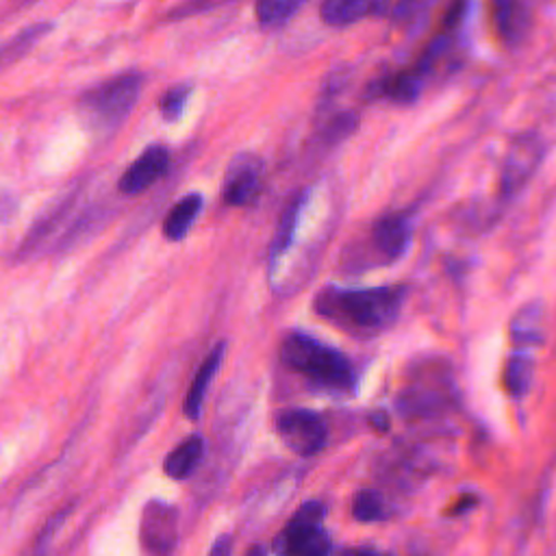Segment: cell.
Here are the masks:
<instances>
[{"mask_svg":"<svg viewBox=\"0 0 556 556\" xmlns=\"http://www.w3.org/2000/svg\"><path fill=\"white\" fill-rule=\"evenodd\" d=\"M70 513V508H63L54 519H50L48 523H46V528L37 534V539H35V545H33V549H30V554L28 556H48V545H50V539L56 534V530L61 528V523H63V519H65V515Z\"/></svg>","mask_w":556,"mask_h":556,"instance_id":"603a6c76","label":"cell"},{"mask_svg":"<svg viewBox=\"0 0 556 556\" xmlns=\"http://www.w3.org/2000/svg\"><path fill=\"white\" fill-rule=\"evenodd\" d=\"M169 167V152L163 146H150L132 165L122 174L119 189L126 195H135L152 187Z\"/></svg>","mask_w":556,"mask_h":556,"instance_id":"8fae6325","label":"cell"},{"mask_svg":"<svg viewBox=\"0 0 556 556\" xmlns=\"http://www.w3.org/2000/svg\"><path fill=\"white\" fill-rule=\"evenodd\" d=\"M141 76L122 74L83 93L78 111L91 130H113L130 113L139 98Z\"/></svg>","mask_w":556,"mask_h":556,"instance_id":"3957f363","label":"cell"},{"mask_svg":"<svg viewBox=\"0 0 556 556\" xmlns=\"http://www.w3.org/2000/svg\"><path fill=\"white\" fill-rule=\"evenodd\" d=\"M189 93H191L189 85H176V87L167 89V91L163 93L161 102H159V109H161L163 117H167V119L180 117V113L185 111V104H187V100H189Z\"/></svg>","mask_w":556,"mask_h":556,"instance_id":"7402d4cb","label":"cell"},{"mask_svg":"<svg viewBox=\"0 0 556 556\" xmlns=\"http://www.w3.org/2000/svg\"><path fill=\"white\" fill-rule=\"evenodd\" d=\"M491 17L504 43L515 46L523 41L530 26V13L523 0H491Z\"/></svg>","mask_w":556,"mask_h":556,"instance_id":"7c38bea8","label":"cell"},{"mask_svg":"<svg viewBox=\"0 0 556 556\" xmlns=\"http://www.w3.org/2000/svg\"><path fill=\"white\" fill-rule=\"evenodd\" d=\"M324 504L308 502L295 510L287 526L274 539V552L280 556H330L332 543L321 528Z\"/></svg>","mask_w":556,"mask_h":556,"instance_id":"5b68a950","label":"cell"},{"mask_svg":"<svg viewBox=\"0 0 556 556\" xmlns=\"http://www.w3.org/2000/svg\"><path fill=\"white\" fill-rule=\"evenodd\" d=\"M371 245L384 261H397L410 245V219L406 213H387L371 228Z\"/></svg>","mask_w":556,"mask_h":556,"instance_id":"30bf717a","label":"cell"},{"mask_svg":"<svg viewBox=\"0 0 556 556\" xmlns=\"http://www.w3.org/2000/svg\"><path fill=\"white\" fill-rule=\"evenodd\" d=\"M202 456H204V439L200 434H191L167 454L163 463L165 473L174 480H185L195 471Z\"/></svg>","mask_w":556,"mask_h":556,"instance_id":"9a60e30c","label":"cell"},{"mask_svg":"<svg viewBox=\"0 0 556 556\" xmlns=\"http://www.w3.org/2000/svg\"><path fill=\"white\" fill-rule=\"evenodd\" d=\"M510 337L515 343L528 348L543 341V313L536 304L523 306L510 321Z\"/></svg>","mask_w":556,"mask_h":556,"instance_id":"ac0fdd59","label":"cell"},{"mask_svg":"<svg viewBox=\"0 0 556 556\" xmlns=\"http://www.w3.org/2000/svg\"><path fill=\"white\" fill-rule=\"evenodd\" d=\"M432 0H400L395 4V17L402 22H410L415 20L424 9H428Z\"/></svg>","mask_w":556,"mask_h":556,"instance_id":"d4e9b609","label":"cell"},{"mask_svg":"<svg viewBox=\"0 0 556 556\" xmlns=\"http://www.w3.org/2000/svg\"><path fill=\"white\" fill-rule=\"evenodd\" d=\"M406 298L402 285H382L369 289L324 287L315 300V313L332 326L356 334L371 337L387 330L400 315Z\"/></svg>","mask_w":556,"mask_h":556,"instance_id":"6da1fadb","label":"cell"},{"mask_svg":"<svg viewBox=\"0 0 556 556\" xmlns=\"http://www.w3.org/2000/svg\"><path fill=\"white\" fill-rule=\"evenodd\" d=\"M245 556H267V552H265V547L263 545H252L250 549H248V554Z\"/></svg>","mask_w":556,"mask_h":556,"instance_id":"f1b7e54d","label":"cell"},{"mask_svg":"<svg viewBox=\"0 0 556 556\" xmlns=\"http://www.w3.org/2000/svg\"><path fill=\"white\" fill-rule=\"evenodd\" d=\"M263 189V161L252 152L237 154L224 176L222 195L230 206L252 204Z\"/></svg>","mask_w":556,"mask_h":556,"instance_id":"9c48e42d","label":"cell"},{"mask_svg":"<svg viewBox=\"0 0 556 556\" xmlns=\"http://www.w3.org/2000/svg\"><path fill=\"white\" fill-rule=\"evenodd\" d=\"M534 363L528 354H515L504 367V387L513 397H523L532 387Z\"/></svg>","mask_w":556,"mask_h":556,"instance_id":"d6986e66","label":"cell"},{"mask_svg":"<svg viewBox=\"0 0 556 556\" xmlns=\"http://www.w3.org/2000/svg\"><path fill=\"white\" fill-rule=\"evenodd\" d=\"M378 9V0H324L321 20L328 26H350Z\"/></svg>","mask_w":556,"mask_h":556,"instance_id":"e0dca14e","label":"cell"},{"mask_svg":"<svg viewBox=\"0 0 556 556\" xmlns=\"http://www.w3.org/2000/svg\"><path fill=\"white\" fill-rule=\"evenodd\" d=\"M382 513H384V504H382V497H380L378 491L363 489L354 495L352 515L358 521H376V519L382 517Z\"/></svg>","mask_w":556,"mask_h":556,"instance_id":"44dd1931","label":"cell"},{"mask_svg":"<svg viewBox=\"0 0 556 556\" xmlns=\"http://www.w3.org/2000/svg\"><path fill=\"white\" fill-rule=\"evenodd\" d=\"M280 358L289 369L321 387L337 391H350L354 387L352 363L339 350L306 332H287L280 343Z\"/></svg>","mask_w":556,"mask_h":556,"instance_id":"7a4b0ae2","label":"cell"},{"mask_svg":"<svg viewBox=\"0 0 556 556\" xmlns=\"http://www.w3.org/2000/svg\"><path fill=\"white\" fill-rule=\"evenodd\" d=\"M454 397L452 378L441 361H426L413 369L397 395V408L406 417H426L450 406Z\"/></svg>","mask_w":556,"mask_h":556,"instance_id":"277c9868","label":"cell"},{"mask_svg":"<svg viewBox=\"0 0 556 556\" xmlns=\"http://www.w3.org/2000/svg\"><path fill=\"white\" fill-rule=\"evenodd\" d=\"M308 0H256V20L265 28H276L289 22Z\"/></svg>","mask_w":556,"mask_h":556,"instance_id":"ffe728a7","label":"cell"},{"mask_svg":"<svg viewBox=\"0 0 556 556\" xmlns=\"http://www.w3.org/2000/svg\"><path fill=\"white\" fill-rule=\"evenodd\" d=\"M13 208H15L13 198H9V195H2V193H0V219H7V217L13 213Z\"/></svg>","mask_w":556,"mask_h":556,"instance_id":"83f0119b","label":"cell"},{"mask_svg":"<svg viewBox=\"0 0 556 556\" xmlns=\"http://www.w3.org/2000/svg\"><path fill=\"white\" fill-rule=\"evenodd\" d=\"M46 30H48V26L39 24V26H33V28L20 33V37H15L13 41H9V46H2V48H0V59L7 54V50H11V59H13V56L20 54L24 48H28L35 39H39Z\"/></svg>","mask_w":556,"mask_h":556,"instance_id":"cb8c5ba5","label":"cell"},{"mask_svg":"<svg viewBox=\"0 0 556 556\" xmlns=\"http://www.w3.org/2000/svg\"><path fill=\"white\" fill-rule=\"evenodd\" d=\"M141 547L148 556H172L178 541V510L163 500H150L139 521Z\"/></svg>","mask_w":556,"mask_h":556,"instance_id":"ba28073f","label":"cell"},{"mask_svg":"<svg viewBox=\"0 0 556 556\" xmlns=\"http://www.w3.org/2000/svg\"><path fill=\"white\" fill-rule=\"evenodd\" d=\"M339 556H387V554H380L371 547H350V549H343Z\"/></svg>","mask_w":556,"mask_h":556,"instance_id":"4316f807","label":"cell"},{"mask_svg":"<svg viewBox=\"0 0 556 556\" xmlns=\"http://www.w3.org/2000/svg\"><path fill=\"white\" fill-rule=\"evenodd\" d=\"M230 552H232V541H230V536H219V539H215V543H213V547L208 549V556H230Z\"/></svg>","mask_w":556,"mask_h":556,"instance_id":"484cf974","label":"cell"},{"mask_svg":"<svg viewBox=\"0 0 556 556\" xmlns=\"http://www.w3.org/2000/svg\"><path fill=\"white\" fill-rule=\"evenodd\" d=\"M202 211V195L200 193H189L185 198H180L165 215L163 222V235L169 241H178L187 235V230L193 226L195 217Z\"/></svg>","mask_w":556,"mask_h":556,"instance_id":"2e32d148","label":"cell"},{"mask_svg":"<svg viewBox=\"0 0 556 556\" xmlns=\"http://www.w3.org/2000/svg\"><path fill=\"white\" fill-rule=\"evenodd\" d=\"M224 350L226 345L224 343H217L208 356L202 361V365L198 367L191 384H189V391L185 395V404H182V410L189 419H198L200 413H202V404H204V395L208 391V384L211 380L215 378L219 365H222V358H224Z\"/></svg>","mask_w":556,"mask_h":556,"instance_id":"4fadbf2b","label":"cell"},{"mask_svg":"<svg viewBox=\"0 0 556 556\" xmlns=\"http://www.w3.org/2000/svg\"><path fill=\"white\" fill-rule=\"evenodd\" d=\"M424 80H426V74L415 65L410 70H402L382 78L380 83H376L374 91L378 93L376 98H384L395 104H408L417 100V96L421 93Z\"/></svg>","mask_w":556,"mask_h":556,"instance_id":"5bb4252c","label":"cell"},{"mask_svg":"<svg viewBox=\"0 0 556 556\" xmlns=\"http://www.w3.org/2000/svg\"><path fill=\"white\" fill-rule=\"evenodd\" d=\"M274 428L280 441L298 456H313L324 450L328 430L321 415L306 408H287L276 415Z\"/></svg>","mask_w":556,"mask_h":556,"instance_id":"52a82bcc","label":"cell"},{"mask_svg":"<svg viewBox=\"0 0 556 556\" xmlns=\"http://www.w3.org/2000/svg\"><path fill=\"white\" fill-rule=\"evenodd\" d=\"M543 154H545V146L539 135L534 132L517 135L502 161L500 195L513 198L515 193H519L526 187V182L534 176L536 167L543 161Z\"/></svg>","mask_w":556,"mask_h":556,"instance_id":"8992f818","label":"cell"}]
</instances>
